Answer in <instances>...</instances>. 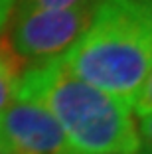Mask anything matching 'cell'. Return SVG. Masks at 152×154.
Instances as JSON below:
<instances>
[{"instance_id":"6da1fadb","label":"cell","mask_w":152,"mask_h":154,"mask_svg":"<svg viewBox=\"0 0 152 154\" xmlns=\"http://www.w3.org/2000/svg\"><path fill=\"white\" fill-rule=\"evenodd\" d=\"M18 101L42 105L77 152L132 154L140 146L138 125L129 105L81 81L61 59L28 65Z\"/></svg>"},{"instance_id":"7a4b0ae2","label":"cell","mask_w":152,"mask_h":154,"mask_svg":"<svg viewBox=\"0 0 152 154\" xmlns=\"http://www.w3.org/2000/svg\"><path fill=\"white\" fill-rule=\"evenodd\" d=\"M61 63L81 81L130 107L152 69V32L132 0H101L91 26Z\"/></svg>"},{"instance_id":"3957f363","label":"cell","mask_w":152,"mask_h":154,"mask_svg":"<svg viewBox=\"0 0 152 154\" xmlns=\"http://www.w3.org/2000/svg\"><path fill=\"white\" fill-rule=\"evenodd\" d=\"M93 14L95 8L51 12L16 6L8 22V42L26 63L61 59L91 26Z\"/></svg>"},{"instance_id":"277c9868","label":"cell","mask_w":152,"mask_h":154,"mask_svg":"<svg viewBox=\"0 0 152 154\" xmlns=\"http://www.w3.org/2000/svg\"><path fill=\"white\" fill-rule=\"evenodd\" d=\"M0 150L4 154H67L61 127L42 105L14 101L0 113Z\"/></svg>"},{"instance_id":"5b68a950","label":"cell","mask_w":152,"mask_h":154,"mask_svg":"<svg viewBox=\"0 0 152 154\" xmlns=\"http://www.w3.org/2000/svg\"><path fill=\"white\" fill-rule=\"evenodd\" d=\"M28 63L12 50L10 42L0 50V113L18 101V89Z\"/></svg>"},{"instance_id":"8992f818","label":"cell","mask_w":152,"mask_h":154,"mask_svg":"<svg viewBox=\"0 0 152 154\" xmlns=\"http://www.w3.org/2000/svg\"><path fill=\"white\" fill-rule=\"evenodd\" d=\"M101 0H18L16 6L20 8H32V10H83V8H95ZM14 6V8H16Z\"/></svg>"},{"instance_id":"52a82bcc","label":"cell","mask_w":152,"mask_h":154,"mask_svg":"<svg viewBox=\"0 0 152 154\" xmlns=\"http://www.w3.org/2000/svg\"><path fill=\"white\" fill-rule=\"evenodd\" d=\"M130 111L136 117H146V115L152 113V69L148 73L146 81L142 83V87L138 89L136 97L130 103Z\"/></svg>"},{"instance_id":"ba28073f","label":"cell","mask_w":152,"mask_h":154,"mask_svg":"<svg viewBox=\"0 0 152 154\" xmlns=\"http://www.w3.org/2000/svg\"><path fill=\"white\" fill-rule=\"evenodd\" d=\"M138 134H140V142L152 146V113L146 115V117H140Z\"/></svg>"},{"instance_id":"9c48e42d","label":"cell","mask_w":152,"mask_h":154,"mask_svg":"<svg viewBox=\"0 0 152 154\" xmlns=\"http://www.w3.org/2000/svg\"><path fill=\"white\" fill-rule=\"evenodd\" d=\"M18 0H0V34L4 32V28H8L10 16L14 12V6H16Z\"/></svg>"},{"instance_id":"30bf717a","label":"cell","mask_w":152,"mask_h":154,"mask_svg":"<svg viewBox=\"0 0 152 154\" xmlns=\"http://www.w3.org/2000/svg\"><path fill=\"white\" fill-rule=\"evenodd\" d=\"M132 4L136 6L138 14L142 16L144 22H146L148 30L152 32V0H132Z\"/></svg>"},{"instance_id":"8fae6325","label":"cell","mask_w":152,"mask_h":154,"mask_svg":"<svg viewBox=\"0 0 152 154\" xmlns=\"http://www.w3.org/2000/svg\"><path fill=\"white\" fill-rule=\"evenodd\" d=\"M132 154H152V146H148V144H144V142H140V146L134 150Z\"/></svg>"},{"instance_id":"7c38bea8","label":"cell","mask_w":152,"mask_h":154,"mask_svg":"<svg viewBox=\"0 0 152 154\" xmlns=\"http://www.w3.org/2000/svg\"><path fill=\"white\" fill-rule=\"evenodd\" d=\"M6 42H8V36H6V34H0V50L6 45Z\"/></svg>"},{"instance_id":"4fadbf2b","label":"cell","mask_w":152,"mask_h":154,"mask_svg":"<svg viewBox=\"0 0 152 154\" xmlns=\"http://www.w3.org/2000/svg\"><path fill=\"white\" fill-rule=\"evenodd\" d=\"M67 154H85V152H77V150H73V148H71V150H69Z\"/></svg>"},{"instance_id":"5bb4252c","label":"cell","mask_w":152,"mask_h":154,"mask_svg":"<svg viewBox=\"0 0 152 154\" xmlns=\"http://www.w3.org/2000/svg\"><path fill=\"white\" fill-rule=\"evenodd\" d=\"M0 154H4V152H2V150H0Z\"/></svg>"}]
</instances>
